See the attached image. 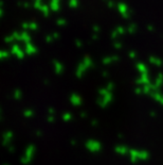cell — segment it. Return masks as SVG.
<instances>
[{"label": "cell", "instance_id": "30bf717a", "mask_svg": "<svg viewBox=\"0 0 163 165\" xmlns=\"http://www.w3.org/2000/svg\"><path fill=\"white\" fill-rule=\"evenodd\" d=\"M12 51H13L14 53H17L18 55H20V57H22V54H23V53H22V51L20 50V49H19L18 46H13Z\"/></svg>", "mask_w": 163, "mask_h": 165}, {"label": "cell", "instance_id": "9c48e42d", "mask_svg": "<svg viewBox=\"0 0 163 165\" xmlns=\"http://www.w3.org/2000/svg\"><path fill=\"white\" fill-rule=\"evenodd\" d=\"M26 51H27V52H29V53H33V52H35V51H36V49H35V47L32 45V44L29 43V44H27Z\"/></svg>", "mask_w": 163, "mask_h": 165}, {"label": "cell", "instance_id": "3957f363", "mask_svg": "<svg viewBox=\"0 0 163 165\" xmlns=\"http://www.w3.org/2000/svg\"><path fill=\"white\" fill-rule=\"evenodd\" d=\"M22 29L23 31H28V30H32V31H36L38 29V24L35 21H32V23H23L22 24Z\"/></svg>", "mask_w": 163, "mask_h": 165}, {"label": "cell", "instance_id": "d6986e66", "mask_svg": "<svg viewBox=\"0 0 163 165\" xmlns=\"http://www.w3.org/2000/svg\"><path fill=\"white\" fill-rule=\"evenodd\" d=\"M3 55H6V53L5 52H1V51H0V57H3Z\"/></svg>", "mask_w": 163, "mask_h": 165}, {"label": "cell", "instance_id": "2e32d148", "mask_svg": "<svg viewBox=\"0 0 163 165\" xmlns=\"http://www.w3.org/2000/svg\"><path fill=\"white\" fill-rule=\"evenodd\" d=\"M115 48H120V47H122V44L120 43V42L115 41Z\"/></svg>", "mask_w": 163, "mask_h": 165}, {"label": "cell", "instance_id": "7402d4cb", "mask_svg": "<svg viewBox=\"0 0 163 165\" xmlns=\"http://www.w3.org/2000/svg\"><path fill=\"white\" fill-rule=\"evenodd\" d=\"M35 1H41V0H35Z\"/></svg>", "mask_w": 163, "mask_h": 165}, {"label": "cell", "instance_id": "7c38bea8", "mask_svg": "<svg viewBox=\"0 0 163 165\" xmlns=\"http://www.w3.org/2000/svg\"><path fill=\"white\" fill-rule=\"evenodd\" d=\"M56 24H57V26H66L67 21L65 18H58L56 21Z\"/></svg>", "mask_w": 163, "mask_h": 165}, {"label": "cell", "instance_id": "7a4b0ae2", "mask_svg": "<svg viewBox=\"0 0 163 165\" xmlns=\"http://www.w3.org/2000/svg\"><path fill=\"white\" fill-rule=\"evenodd\" d=\"M126 32V28H124L123 26H118L115 30L111 32V39H117L118 36L120 35H123L124 33Z\"/></svg>", "mask_w": 163, "mask_h": 165}, {"label": "cell", "instance_id": "ac0fdd59", "mask_svg": "<svg viewBox=\"0 0 163 165\" xmlns=\"http://www.w3.org/2000/svg\"><path fill=\"white\" fill-rule=\"evenodd\" d=\"M3 15V10H2V8H0V17Z\"/></svg>", "mask_w": 163, "mask_h": 165}, {"label": "cell", "instance_id": "8992f818", "mask_svg": "<svg viewBox=\"0 0 163 165\" xmlns=\"http://www.w3.org/2000/svg\"><path fill=\"white\" fill-rule=\"evenodd\" d=\"M39 11H41V12L44 15V16H48L49 12H50V8H49V6H46V4L42 3L41 6V8H39Z\"/></svg>", "mask_w": 163, "mask_h": 165}, {"label": "cell", "instance_id": "ba28073f", "mask_svg": "<svg viewBox=\"0 0 163 165\" xmlns=\"http://www.w3.org/2000/svg\"><path fill=\"white\" fill-rule=\"evenodd\" d=\"M68 4L71 9H76L80 6V0H69Z\"/></svg>", "mask_w": 163, "mask_h": 165}, {"label": "cell", "instance_id": "ffe728a7", "mask_svg": "<svg viewBox=\"0 0 163 165\" xmlns=\"http://www.w3.org/2000/svg\"><path fill=\"white\" fill-rule=\"evenodd\" d=\"M2 4H3V3H2V2L0 1V8H2Z\"/></svg>", "mask_w": 163, "mask_h": 165}, {"label": "cell", "instance_id": "44dd1931", "mask_svg": "<svg viewBox=\"0 0 163 165\" xmlns=\"http://www.w3.org/2000/svg\"><path fill=\"white\" fill-rule=\"evenodd\" d=\"M54 1H58V2H61V0H54Z\"/></svg>", "mask_w": 163, "mask_h": 165}, {"label": "cell", "instance_id": "5bb4252c", "mask_svg": "<svg viewBox=\"0 0 163 165\" xmlns=\"http://www.w3.org/2000/svg\"><path fill=\"white\" fill-rule=\"evenodd\" d=\"M13 41H15L14 37H13V35H11V36L5 37V42H6V43H10V42H13Z\"/></svg>", "mask_w": 163, "mask_h": 165}, {"label": "cell", "instance_id": "9a60e30c", "mask_svg": "<svg viewBox=\"0 0 163 165\" xmlns=\"http://www.w3.org/2000/svg\"><path fill=\"white\" fill-rule=\"evenodd\" d=\"M147 29H148L149 32H154V31H155V27L151 26V24H148V26H147Z\"/></svg>", "mask_w": 163, "mask_h": 165}, {"label": "cell", "instance_id": "52a82bcc", "mask_svg": "<svg viewBox=\"0 0 163 165\" xmlns=\"http://www.w3.org/2000/svg\"><path fill=\"white\" fill-rule=\"evenodd\" d=\"M137 29H138V26L136 24H128V27L126 28V32H128V33H135L136 31H137Z\"/></svg>", "mask_w": 163, "mask_h": 165}, {"label": "cell", "instance_id": "277c9868", "mask_svg": "<svg viewBox=\"0 0 163 165\" xmlns=\"http://www.w3.org/2000/svg\"><path fill=\"white\" fill-rule=\"evenodd\" d=\"M49 8H50V10L53 11V12H57V11H59V9H61V2L54 1V0H51Z\"/></svg>", "mask_w": 163, "mask_h": 165}, {"label": "cell", "instance_id": "4fadbf2b", "mask_svg": "<svg viewBox=\"0 0 163 165\" xmlns=\"http://www.w3.org/2000/svg\"><path fill=\"white\" fill-rule=\"evenodd\" d=\"M92 30H93V32H94V33H99V32H101V28H100L99 26H97V24L92 27Z\"/></svg>", "mask_w": 163, "mask_h": 165}, {"label": "cell", "instance_id": "e0dca14e", "mask_svg": "<svg viewBox=\"0 0 163 165\" xmlns=\"http://www.w3.org/2000/svg\"><path fill=\"white\" fill-rule=\"evenodd\" d=\"M53 39H54V37H53V35H49V36H47V42H48V43H50V42H52Z\"/></svg>", "mask_w": 163, "mask_h": 165}, {"label": "cell", "instance_id": "8fae6325", "mask_svg": "<svg viewBox=\"0 0 163 165\" xmlns=\"http://www.w3.org/2000/svg\"><path fill=\"white\" fill-rule=\"evenodd\" d=\"M107 6H108L109 9L115 8V6H117V3H115L113 0H107Z\"/></svg>", "mask_w": 163, "mask_h": 165}, {"label": "cell", "instance_id": "6da1fadb", "mask_svg": "<svg viewBox=\"0 0 163 165\" xmlns=\"http://www.w3.org/2000/svg\"><path fill=\"white\" fill-rule=\"evenodd\" d=\"M117 9L119 11V13L122 15L123 18L128 19L129 17L131 16V11L129 10V6H127L124 2H120V3H117Z\"/></svg>", "mask_w": 163, "mask_h": 165}, {"label": "cell", "instance_id": "5b68a950", "mask_svg": "<svg viewBox=\"0 0 163 165\" xmlns=\"http://www.w3.org/2000/svg\"><path fill=\"white\" fill-rule=\"evenodd\" d=\"M20 41L24 42V43H27V44L31 43V36L28 33V31H22L20 33Z\"/></svg>", "mask_w": 163, "mask_h": 165}]
</instances>
